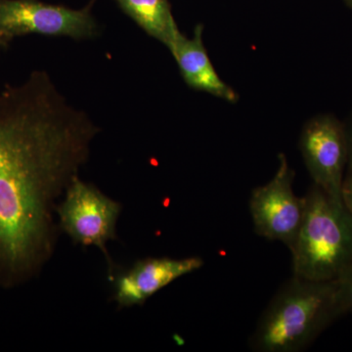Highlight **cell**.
I'll return each instance as SVG.
<instances>
[{
	"instance_id": "cell-12",
	"label": "cell",
	"mask_w": 352,
	"mask_h": 352,
	"mask_svg": "<svg viewBox=\"0 0 352 352\" xmlns=\"http://www.w3.org/2000/svg\"><path fill=\"white\" fill-rule=\"evenodd\" d=\"M342 198L344 207L352 214V173L344 177L342 183Z\"/></svg>"
},
{
	"instance_id": "cell-2",
	"label": "cell",
	"mask_w": 352,
	"mask_h": 352,
	"mask_svg": "<svg viewBox=\"0 0 352 352\" xmlns=\"http://www.w3.org/2000/svg\"><path fill=\"white\" fill-rule=\"evenodd\" d=\"M342 315L336 280L312 281L294 275L264 310L250 338V349L302 351Z\"/></svg>"
},
{
	"instance_id": "cell-7",
	"label": "cell",
	"mask_w": 352,
	"mask_h": 352,
	"mask_svg": "<svg viewBox=\"0 0 352 352\" xmlns=\"http://www.w3.org/2000/svg\"><path fill=\"white\" fill-rule=\"evenodd\" d=\"M300 148L315 185L331 200L344 204L342 183L349 162L346 127L333 116H317L303 127Z\"/></svg>"
},
{
	"instance_id": "cell-3",
	"label": "cell",
	"mask_w": 352,
	"mask_h": 352,
	"mask_svg": "<svg viewBox=\"0 0 352 352\" xmlns=\"http://www.w3.org/2000/svg\"><path fill=\"white\" fill-rule=\"evenodd\" d=\"M305 200L302 226L291 250L294 275L332 281L352 259V214L315 184Z\"/></svg>"
},
{
	"instance_id": "cell-8",
	"label": "cell",
	"mask_w": 352,
	"mask_h": 352,
	"mask_svg": "<svg viewBox=\"0 0 352 352\" xmlns=\"http://www.w3.org/2000/svg\"><path fill=\"white\" fill-rule=\"evenodd\" d=\"M203 264L199 256L140 259L112 277L115 300L119 308L142 305L175 280L200 270Z\"/></svg>"
},
{
	"instance_id": "cell-1",
	"label": "cell",
	"mask_w": 352,
	"mask_h": 352,
	"mask_svg": "<svg viewBox=\"0 0 352 352\" xmlns=\"http://www.w3.org/2000/svg\"><path fill=\"white\" fill-rule=\"evenodd\" d=\"M98 131L45 72L0 89V288L29 281L52 256L55 201Z\"/></svg>"
},
{
	"instance_id": "cell-5",
	"label": "cell",
	"mask_w": 352,
	"mask_h": 352,
	"mask_svg": "<svg viewBox=\"0 0 352 352\" xmlns=\"http://www.w3.org/2000/svg\"><path fill=\"white\" fill-rule=\"evenodd\" d=\"M90 8H68L38 0H0V45L25 34L87 39L98 34Z\"/></svg>"
},
{
	"instance_id": "cell-11",
	"label": "cell",
	"mask_w": 352,
	"mask_h": 352,
	"mask_svg": "<svg viewBox=\"0 0 352 352\" xmlns=\"http://www.w3.org/2000/svg\"><path fill=\"white\" fill-rule=\"evenodd\" d=\"M335 280L342 312L352 314V259Z\"/></svg>"
},
{
	"instance_id": "cell-4",
	"label": "cell",
	"mask_w": 352,
	"mask_h": 352,
	"mask_svg": "<svg viewBox=\"0 0 352 352\" xmlns=\"http://www.w3.org/2000/svg\"><path fill=\"white\" fill-rule=\"evenodd\" d=\"M122 206L94 185L76 176L56 208L59 226L76 244L96 247L110 261L107 243L117 239Z\"/></svg>"
},
{
	"instance_id": "cell-10",
	"label": "cell",
	"mask_w": 352,
	"mask_h": 352,
	"mask_svg": "<svg viewBox=\"0 0 352 352\" xmlns=\"http://www.w3.org/2000/svg\"><path fill=\"white\" fill-rule=\"evenodd\" d=\"M122 10L152 38L168 47L180 34L168 0H116Z\"/></svg>"
},
{
	"instance_id": "cell-9",
	"label": "cell",
	"mask_w": 352,
	"mask_h": 352,
	"mask_svg": "<svg viewBox=\"0 0 352 352\" xmlns=\"http://www.w3.org/2000/svg\"><path fill=\"white\" fill-rule=\"evenodd\" d=\"M201 36L203 27L198 25L193 38H187L180 32L168 46L185 82L194 89L208 92L226 101L235 102L238 95L217 75Z\"/></svg>"
},
{
	"instance_id": "cell-13",
	"label": "cell",
	"mask_w": 352,
	"mask_h": 352,
	"mask_svg": "<svg viewBox=\"0 0 352 352\" xmlns=\"http://www.w3.org/2000/svg\"><path fill=\"white\" fill-rule=\"evenodd\" d=\"M346 138L347 144H349V162H347V166H349V173H352V122L349 129H346Z\"/></svg>"
},
{
	"instance_id": "cell-6",
	"label": "cell",
	"mask_w": 352,
	"mask_h": 352,
	"mask_svg": "<svg viewBox=\"0 0 352 352\" xmlns=\"http://www.w3.org/2000/svg\"><path fill=\"white\" fill-rule=\"evenodd\" d=\"M295 173L284 154L279 155V168L267 184L252 190L250 199L254 231L270 241L284 243L289 250L295 245L305 217L307 200L294 193Z\"/></svg>"
},
{
	"instance_id": "cell-14",
	"label": "cell",
	"mask_w": 352,
	"mask_h": 352,
	"mask_svg": "<svg viewBox=\"0 0 352 352\" xmlns=\"http://www.w3.org/2000/svg\"><path fill=\"white\" fill-rule=\"evenodd\" d=\"M349 3H351L352 6V0H349Z\"/></svg>"
}]
</instances>
